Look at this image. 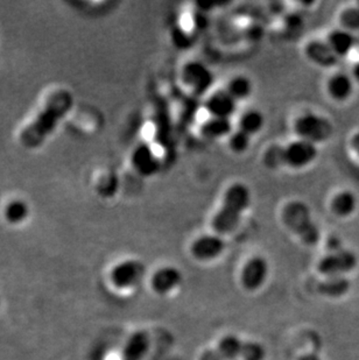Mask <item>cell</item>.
Returning <instances> with one entry per match:
<instances>
[{"label":"cell","mask_w":359,"mask_h":360,"mask_svg":"<svg viewBox=\"0 0 359 360\" xmlns=\"http://www.w3.org/2000/svg\"><path fill=\"white\" fill-rule=\"evenodd\" d=\"M225 90L238 103L251 97V94L254 92V83L247 76H235L229 81Z\"/></svg>","instance_id":"21"},{"label":"cell","mask_w":359,"mask_h":360,"mask_svg":"<svg viewBox=\"0 0 359 360\" xmlns=\"http://www.w3.org/2000/svg\"><path fill=\"white\" fill-rule=\"evenodd\" d=\"M327 42L330 46V48L333 49L334 53L340 59V57H347L351 53L352 49L356 45V39L351 32H349L345 28H340V30H335L329 33Z\"/></svg>","instance_id":"18"},{"label":"cell","mask_w":359,"mask_h":360,"mask_svg":"<svg viewBox=\"0 0 359 360\" xmlns=\"http://www.w3.org/2000/svg\"><path fill=\"white\" fill-rule=\"evenodd\" d=\"M30 209L27 207L26 203L20 199H15L13 202L8 204L5 209V217L12 224H19L28 217Z\"/></svg>","instance_id":"24"},{"label":"cell","mask_w":359,"mask_h":360,"mask_svg":"<svg viewBox=\"0 0 359 360\" xmlns=\"http://www.w3.org/2000/svg\"><path fill=\"white\" fill-rule=\"evenodd\" d=\"M351 147L353 152L359 157V131L356 132L355 134L352 135Z\"/></svg>","instance_id":"28"},{"label":"cell","mask_w":359,"mask_h":360,"mask_svg":"<svg viewBox=\"0 0 359 360\" xmlns=\"http://www.w3.org/2000/svg\"><path fill=\"white\" fill-rule=\"evenodd\" d=\"M318 293L323 297H340L348 293L350 289V281L345 277H333L327 278L325 281L316 286Z\"/></svg>","instance_id":"20"},{"label":"cell","mask_w":359,"mask_h":360,"mask_svg":"<svg viewBox=\"0 0 359 360\" xmlns=\"http://www.w3.org/2000/svg\"><path fill=\"white\" fill-rule=\"evenodd\" d=\"M266 351L260 343L227 334L214 349L205 351L200 360H265Z\"/></svg>","instance_id":"4"},{"label":"cell","mask_w":359,"mask_h":360,"mask_svg":"<svg viewBox=\"0 0 359 360\" xmlns=\"http://www.w3.org/2000/svg\"><path fill=\"white\" fill-rule=\"evenodd\" d=\"M181 79L194 94H205L210 90L215 77L212 70L200 61H190L182 68Z\"/></svg>","instance_id":"7"},{"label":"cell","mask_w":359,"mask_h":360,"mask_svg":"<svg viewBox=\"0 0 359 360\" xmlns=\"http://www.w3.org/2000/svg\"><path fill=\"white\" fill-rule=\"evenodd\" d=\"M225 250L223 237L216 233L197 237L190 246V253L200 261H210L218 258Z\"/></svg>","instance_id":"11"},{"label":"cell","mask_w":359,"mask_h":360,"mask_svg":"<svg viewBox=\"0 0 359 360\" xmlns=\"http://www.w3.org/2000/svg\"><path fill=\"white\" fill-rule=\"evenodd\" d=\"M280 216L286 229L298 237L306 246L313 248L318 244L321 233L306 202L291 199L283 207Z\"/></svg>","instance_id":"3"},{"label":"cell","mask_w":359,"mask_h":360,"mask_svg":"<svg viewBox=\"0 0 359 360\" xmlns=\"http://www.w3.org/2000/svg\"><path fill=\"white\" fill-rule=\"evenodd\" d=\"M234 132V125L230 119H223V118H209L201 126V134L205 137V139L217 140L223 139L227 137H230Z\"/></svg>","instance_id":"19"},{"label":"cell","mask_w":359,"mask_h":360,"mask_svg":"<svg viewBox=\"0 0 359 360\" xmlns=\"http://www.w3.org/2000/svg\"><path fill=\"white\" fill-rule=\"evenodd\" d=\"M358 265L357 255L350 250L340 248L329 252L318 263V273L327 278L343 277V274L350 273Z\"/></svg>","instance_id":"6"},{"label":"cell","mask_w":359,"mask_h":360,"mask_svg":"<svg viewBox=\"0 0 359 360\" xmlns=\"http://www.w3.org/2000/svg\"><path fill=\"white\" fill-rule=\"evenodd\" d=\"M238 103L227 94V90L216 91L205 101V110L212 118L230 119L237 110Z\"/></svg>","instance_id":"13"},{"label":"cell","mask_w":359,"mask_h":360,"mask_svg":"<svg viewBox=\"0 0 359 360\" xmlns=\"http://www.w3.org/2000/svg\"><path fill=\"white\" fill-rule=\"evenodd\" d=\"M269 277V263L261 255H254L246 261L240 273V281L244 288L254 292L260 288Z\"/></svg>","instance_id":"10"},{"label":"cell","mask_w":359,"mask_h":360,"mask_svg":"<svg viewBox=\"0 0 359 360\" xmlns=\"http://www.w3.org/2000/svg\"><path fill=\"white\" fill-rule=\"evenodd\" d=\"M298 360H321L320 357L314 352L305 353L302 356H300Z\"/></svg>","instance_id":"29"},{"label":"cell","mask_w":359,"mask_h":360,"mask_svg":"<svg viewBox=\"0 0 359 360\" xmlns=\"http://www.w3.org/2000/svg\"><path fill=\"white\" fill-rule=\"evenodd\" d=\"M305 54L307 59L314 63L315 66L321 68H331L336 66L340 57L334 53L333 49L330 48L327 41L313 40L308 42L305 48Z\"/></svg>","instance_id":"14"},{"label":"cell","mask_w":359,"mask_h":360,"mask_svg":"<svg viewBox=\"0 0 359 360\" xmlns=\"http://www.w3.org/2000/svg\"><path fill=\"white\" fill-rule=\"evenodd\" d=\"M252 201L249 188L242 182L231 184L224 192L220 208L212 219V228L216 234L227 236L238 228L243 216Z\"/></svg>","instance_id":"2"},{"label":"cell","mask_w":359,"mask_h":360,"mask_svg":"<svg viewBox=\"0 0 359 360\" xmlns=\"http://www.w3.org/2000/svg\"><path fill=\"white\" fill-rule=\"evenodd\" d=\"M0 306H1V297H0Z\"/></svg>","instance_id":"31"},{"label":"cell","mask_w":359,"mask_h":360,"mask_svg":"<svg viewBox=\"0 0 359 360\" xmlns=\"http://www.w3.org/2000/svg\"><path fill=\"white\" fill-rule=\"evenodd\" d=\"M284 155L285 166L291 169L306 168L318 159V145L307 140H294L284 147Z\"/></svg>","instance_id":"8"},{"label":"cell","mask_w":359,"mask_h":360,"mask_svg":"<svg viewBox=\"0 0 359 360\" xmlns=\"http://www.w3.org/2000/svg\"><path fill=\"white\" fill-rule=\"evenodd\" d=\"M264 165L269 169L276 170L285 166L284 147L279 145H273L265 150L263 157Z\"/></svg>","instance_id":"25"},{"label":"cell","mask_w":359,"mask_h":360,"mask_svg":"<svg viewBox=\"0 0 359 360\" xmlns=\"http://www.w3.org/2000/svg\"><path fill=\"white\" fill-rule=\"evenodd\" d=\"M355 90V79L345 72H337L327 82V91L334 101H345Z\"/></svg>","instance_id":"16"},{"label":"cell","mask_w":359,"mask_h":360,"mask_svg":"<svg viewBox=\"0 0 359 360\" xmlns=\"http://www.w3.org/2000/svg\"><path fill=\"white\" fill-rule=\"evenodd\" d=\"M352 79L359 83V62H357L353 69H352Z\"/></svg>","instance_id":"30"},{"label":"cell","mask_w":359,"mask_h":360,"mask_svg":"<svg viewBox=\"0 0 359 360\" xmlns=\"http://www.w3.org/2000/svg\"><path fill=\"white\" fill-rule=\"evenodd\" d=\"M74 106V97L67 90L54 92L45 108L28 126L20 133V143L26 148H37L45 143L60 121Z\"/></svg>","instance_id":"1"},{"label":"cell","mask_w":359,"mask_h":360,"mask_svg":"<svg viewBox=\"0 0 359 360\" xmlns=\"http://www.w3.org/2000/svg\"><path fill=\"white\" fill-rule=\"evenodd\" d=\"M251 139H252V137L246 134L245 132L240 131V130L234 131L232 134L229 137V141H227L229 148L232 153H246L251 146Z\"/></svg>","instance_id":"26"},{"label":"cell","mask_w":359,"mask_h":360,"mask_svg":"<svg viewBox=\"0 0 359 360\" xmlns=\"http://www.w3.org/2000/svg\"><path fill=\"white\" fill-rule=\"evenodd\" d=\"M358 208V199L351 190H342L334 196L330 209L337 217L348 218L355 214Z\"/></svg>","instance_id":"17"},{"label":"cell","mask_w":359,"mask_h":360,"mask_svg":"<svg viewBox=\"0 0 359 360\" xmlns=\"http://www.w3.org/2000/svg\"><path fill=\"white\" fill-rule=\"evenodd\" d=\"M148 344H150V341H148L146 332H136V334H133L130 339L129 344L126 346V351H125L126 359H141L147 351Z\"/></svg>","instance_id":"23"},{"label":"cell","mask_w":359,"mask_h":360,"mask_svg":"<svg viewBox=\"0 0 359 360\" xmlns=\"http://www.w3.org/2000/svg\"><path fill=\"white\" fill-rule=\"evenodd\" d=\"M340 23L345 30L349 32L359 30V8H347L340 13Z\"/></svg>","instance_id":"27"},{"label":"cell","mask_w":359,"mask_h":360,"mask_svg":"<svg viewBox=\"0 0 359 360\" xmlns=\"http://www.w3.org/2000/svg\"><path fill=\"white\" fill-rule=\"evenodd\" d=\"M294 131L299 139L318 145L328 141L333 137L334 126L325 116L308 112L295 120Z\"/></svg>","instance_id":"5"},{"label":"cell","mask_w":359,"mask_h":360,"mask_svg":"<svg viewBox=\"0 0 359 360\" xmlns=\"http://www.w3.org/2000/svg\"><path fill=\"white\" fill-rule=\"evenodd\" d=\"M145 274V266L138 260H125L111 270L110 281L118 289L132 288Z\"/></svg>","instance_id":"9"},{"label":"cell","mask_w":359,"mask_h":360,"mask_svg":"<svg viewBox=\"0 0 359 360\" xmlns=\"http://www.w3.org/2000/svg\"><path fill=\"white\" fill-rule=\"evenodd\" d=\"M265 126V117L259 110L252 109L243 113L238 121V130L249 137L260 133Z\"/></svg>","instance_id":"22"},{"label":"cell","mask_w":359,"mask_h":360,"mask_svg":"<svg viewBox=\"0 0 359 360\" xmlns=\"http://www.w3.org/2000/svg\"><path fill=\"white\" fill-rule=\"evenodd\" d=\"M182 282V273L174 266H165L156 270L152 277V288L160 295L168 294Z\"/></svg>","instance_id":"15"},{"label":"cell","mask_w":359,"mask_h":360,"mask_svg":"<svg viewBox=\"0 0 359 360\" xmlns=\"http://www.w3.org/2000/svg\"><path fill=\"white\" fill-rule=\"evenodd\" d=\"M131 163L140 177H151L159 173L161 168L158 155L147 143H141L133 150Z\"/></svg>","instance_id":"12"}]
</instances>
